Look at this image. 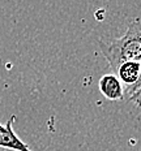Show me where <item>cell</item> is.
<instances>
[{
  "instance_id": "1",
  "label": "cell",
  "mask_w": 141,
  "mask_h": 151,
  "mask_svg": "<svg viewBox=\"0 0 141 151\" xmlns=\"http://www.w3.org/2000/svg\"><path fill=\"white\" fill-rule=\"evenodd\" d=\"M99 48L112 70H116L120 64L139 59L141 56V20L129 24L123 37L105 43L99 40Z\"/></svg>"
},
{
  "instance_id": "2",
  "label": "cell",
  "mask_w": 141,
  "mask_h": 151,
  "mask_svg": "<svg viewBox=\"0 0 141 151\" xmlns=\"http://www.w3.org/2000/svg\"><path fill=\"white\" fill-rule=\"evenodd\" d=\"M123 85L124 98L132 96L141 87V58L128 60L120 64L114 72Z\"/></svg>"
},
{
  "instance_id": "3",
  "label": "cell",
  "mask_w": 141,
  "mask_h": 151,
  "mask_svg": "<svg viewBox=\"0 0 141 151\" xmlns=\"http://www.w3.org/2000/svg\"><path fill=\"white\" fill-rule=\"evenodd\" d=\"M16 120L14 116H11L5 125L0 124V147L13 151H31L29 145L20 139V137L14 133L13 122Z\"/></svg>"
},
{
  "instance_id": "4",
  "label": "cell",
  "mask_w": 141,
  "mask_h": 151,
  "mask_svg": "<svg viewBox=\"0 0 141 151\" xmlns=\"http://www.w3.org/2000/svg\"><path fill=\"white\" fill-rule=\"evenodd\" d=\"M99 91L108 100H121L124 99V89L119 78L114 73L105 74L99 80Z\"/></svg>"
},
{
  "instance_id": "5",
  "label": "cell",
  "mask_w": 141,
  "mask_h": 151,
  "mask_svg": "<svg viewBox=\"0 0 141 151\" xmlns=\"http://www.w3.org/2000/svg\"><path fill=\"white\" fill-rule=\"evenodd\" d=\"M129 100H131V102H133L137 107H141V87L139 89V91H137V93H134L133 95L131 96Z\"/></svg>"
}]
</instances>
